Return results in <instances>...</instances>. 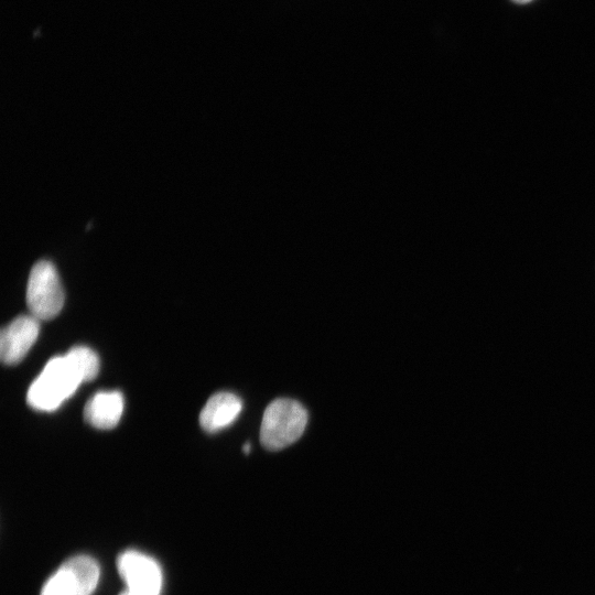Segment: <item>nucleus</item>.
<instances>
[{
	"label": "nucleus",
	"mask_w": 595,
	"mask_h": 595,
	"mask_svg": "<svg viewBox=\"0 0 595 595\" xmlns=\"http://www.w3.org/2000/svg\"><path fill=\"white\" fill-rule=\"evenodd\" d=\"M83 382L85 381L79 369L67 354L55 356L46 363L29 387L26 401L35 410L54 411L71 398Z\"/></svg>",
	"instance_id": "f257e3e1"
},
{
	"label": "nucleus",
	"mask_w": 595,
	"mask_h": 595,
	"mask_svg": "<svg viewBox=\"0 0 595 595\" xmlns=\"http://www.w3.org/2000/svg\"><path fill=\"white\" fill-rule=\"evenodd\" d=\"M307 424V412L298 401L277 399L264 410L260 426V443L269 451L282 450L303 434Z\"/></svg>",
	"instance_id": "f03ea898"
},
{
	"label": "nucleus",
	"mask_w": 595,
	"mask_h": 595,
	"mask_svg": "<svg viewBox=\"0 0 595 595\" xmlns=\"http://www.w3.org/2000/svg\"><path fill=\"white\" fill-rule=\"evenodd\" d=\"M26 304L31 315L40 321L55 317L64 305V291L54 264L47 260L36 262L30 272Z\"/></svg>",
	"instance_id": "7ed1b4c3"
},
{
	"label": "nucleus",
	"mask_w": 595,
	"mask_h": 595,
	"mask_svg": "<svg viewBox=\"0 0 595 595\" xmlns=\"http://www.w3.org/2000/svg\"><path fill=\"white\" fill-rule=\"evenodd\" d=\"M99 580V566L87 555L63 563L46 581L41 595H91Z\"/></svg>",
	"instance_id": "20e7f679"
},
{
	"label": "nucleus",
	"mask_w": 595,
	"mask_h": 595,
	"mask_svg": "<svg viewBox=\"0 0 595 595\" xmlns=\"http://www.w3.org/2000/svg\"><path fill=\"white\" fill-rule=\"evenodd\" d=\"M118 571L132 595H160L162 574L158 563L137 551H126L117 560Z\"/></svg>",
	"instance_id": "39448f33"
},
{
	"label": "nucleus",
	"mask_w": 595,
	"mask_h": 595,
	"mask_svg": "<svg viewBox=\"0 0 595 595\" xmlns=\"http://www.w3.org/2000/svg\"><path fill=\"white\" fill-rule=\"evenodd\" d=\"M40 332V320L33 315L14 318L0 334V357L6 365L21 361L35 343Z\"/></svg>",
	"instance_id": "423d86ee"
},
{
	"label": "nucleus",
	"mask_w": 595,
	"mask_h": 595,
	"mask_svg": "<svg viewBox=\"0 0 595 595\" xmlns=\"http://www.w3.org/2000/svg\"><path fill=\"white\" fill-rule=\"evenodd\" d=\"M242 409L241 399L231 392H217L213 394L199 414L201 426L209 433L229 426Z\"/></svg>",
	"instance_id": "0eeeda50"
},
{
	"label": "nucleus",
	"mask_w": 595,
	"mask_h": 595,
	"mask_svg": "<svg viewBox=\"0 0 595 595\" xmlns=\"http://www.w3.org/2000/svg\"><path fill=\"white\" fill-rule=\"evenodd\" d=\"M123 412V397L119 391L96 392L85 404L84 418L97 429L115 428Z\"/></svg>",
	"instance_id": "6e6552de"
},
{
	"label": "nucleus",
	"mask_w": 595,
	"mask_h": 595,
	"mask_svg": "<svg viewBox=\"0 0 595 595\" xmlns=\"http://www.w3.org/2000/svg\"><path fill=\"white\" fill-rule=\"evenodd\" d=\"M79 369L84 381L95 379L99 371V357L87 346H74L66 353Z\"/></svg>",
	"instance_id": "1a4fd4ad"
},
{
	"label": "nucleus",
	"mask_w": 595,
	"mask_h": 595,
	"mask_svg": "<svg viewBox=\"0 0 595 595\" xmlns=\"http://www.w3.org/2000/svg\"><path fill=\"white\" fill-rule=\"evenodd\" d=\"M242 450H244V452H245L246 454H248V453L250 452V444H249V443H246V444L244 445Z\"/></svg>",
	"instance_id": "9d476101"
},
{
	"label": "nucleus",
	"mask_w": 595,
	"mask_h": 595,
	"mask_svg": "<svg viewBox=\"0 0 595 595\" xmlns=\"http://www.w3.org/2000/svg\"><path fill=\"white\" fill-rule=\"evenodd\" d=\"M512 1L516 2V3L523 4V3H528V2H530L532 0H512Z\"/></svg>",
	"instance_id": "9b49d317"
},
{
	"label": "nucleus",
	"mask_w": 595,
	"mask_h": 595,
	"mask_svg": "<svg viewBox=\"0 0 595 595\" xmlns=\"http://www.w3.org/2000/svg\"><path fill=\"white\" fill-rule=\"evenodd\" d=\"M121 595H132V594H130L129 592H125V593L121 594Z\"/></svg>",
	"instance_id": "f8f14e48"
}]
</instances>
